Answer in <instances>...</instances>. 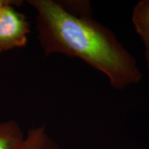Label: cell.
Returning a JSON list of instances; mask_svg holds the SVG:
<instances>
[{
	"mask_svg": "<svg viewBox=\"0 0 149 149\" xmlns=\"http://www.w3.org/2000/svg\"><path fill=\"white\" fill-rule=\"evenodd\" d=\"M37 13L35 29L45 57L61 54L81 59L122 91L137 84L143 72L133 55L109 28L92 17H77L54 0H28Z\"/></svg>",
	"mask_w": 149,
	"mask_h": 149,
	"instance_id": "1",
	"label": "cell"
},
{
	"mask_svg": "<svg viewBox=\"0 0 149 149\" xmlns=\"http://www.w3.org/2000/svg\"><path fill=\"white\" fill-rule=\"evenodd\" d=\"M145 59H146L147 67H148V69L149 70V51L145 52Z\"/></svg>",
	"mask_w": 149,
	"mask_h": 149,
	"instance_id": "8",
	"label": "cell"
},
{
	"mask_svg": "<svg viewBox=\"0 0 149 149\" xmlns=\"http://www.w3.org/2000/svg\"><path fill=\"white\" fill-rule=\"evenodd\" d=\"M132 22L145 52L149 51V0H141L136 3L132 13Z\"/></svg>",
	"mask_w": 149,
	"mask_h": 149,
	"instance_id": "4",
	"label": "cell"
},
{
	"mask_svg": "<svg viewBox=\"0 0 149 149\" xmlns=\"http://www.w3.org/2000/svg\"><path fill=\"white\" fill-rule=\"evenodd\" d=\"M59 4L68 13L77 17H92L91 3L86 0H63Z\"/></svg>",
	"mask_w": 149,
	"mask_h": 149,
	"instance_id": "6",
	"label": "cell"
},
{
	"mask_svg": "<svg viewBox=\"0 0 149 149\" xmlns=\"http://www.w3.org/2000/svg\"><path fill=\"white\" fill-rule=\"evenodd\" d=\"M15 0H0V10L2 9L8 3H13Z\"/></svg>",
	"mask_w": 149,
	"mask_h": 149,
	"instance_id": "7",
	"label": "cell"
},
{
	"mask_svg": "<svg viewBox=\"0 0 149 149\" xmlns=\"http://www.w3.org/2000/svg\"><path fill=\"white\" fill-rule=\"evenodd\" d=\"M21 127L14 120L0 122V149H16L24 138Z\"/></svg>",
	"mask_w": 149,
	"mask_h": 149,
	"instance_id": "5",
	"label": "cell"
},
{
	"mask_svg": "<svg viewBox=\"0 0 149 149\" xmlns=\"http://www.w3.org/2000/svg\"><path fill=\"white\" fill-rule=\"evenodd\" d=\"M22 3L15 0L0 10V53L26 46L31 24L26 16L16 9Z\"/></svg>",
	"mask_w": 149,
	"mask_h": 149,
	"instance_id": "2",
	"label": "cell"
},
{
	"mask_svg": "<svg viewBox=\"0 0 149 149\" xmlns=\"http://www.w3.org/2000/svg\"><path fill=\"white\" fill-rule=\"evenodd\" d=\"M16 149H59L44 125L31 128Z\"/></svg>",
	"mask_w": 149,
	"mask_h": 149,
	"instance_id": "3",
	"label": "cell"
}]
</instances>
